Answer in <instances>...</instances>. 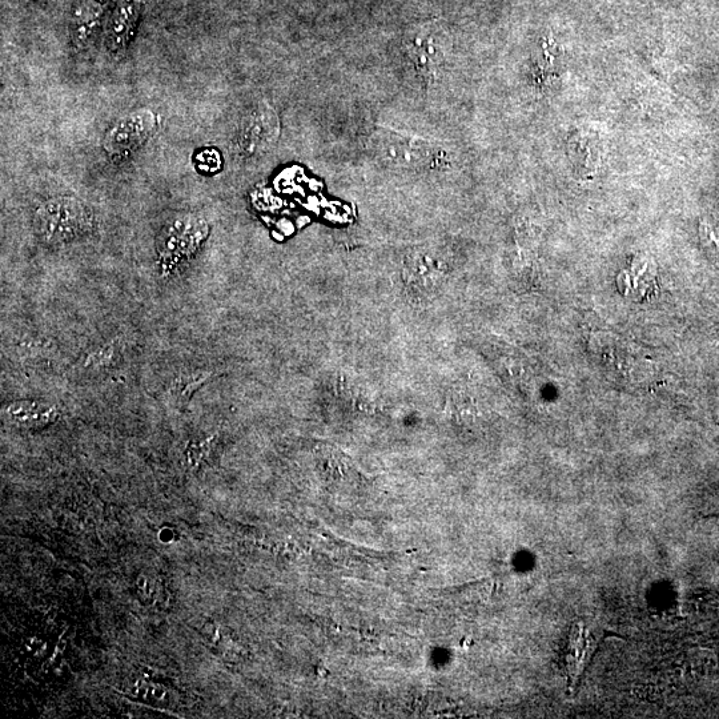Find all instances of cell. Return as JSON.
<instances>
[{
  "label": "cell",
  "mask_w": 719,
  "mask_h": 719,
  "mask_svg": "<svg viewBox=\"0 0 719 719\" xmlns=\"http://www.w3.org/2000/svg\"><path fill=\"white\" fill-rule=\"evenodd\" d=\"M32 226L36 238L50 247H63L90 235L95 216L82 200L56 196L35 210Z\"/></svg>",
  "instance_id": "obj_1"
},
{
  "label": "cell",
  "mask_w": 719,
  "mask_h": 719,
  "mask_svg": "<svg viewBox=\"0 0 719 719\" xmlns=\"http://www.w3.org/2000/svg\"><path fill=\"white\" fill-rule=\"evenodd\" d=\"M210 234V223L203 216L183 214L170 220L156 240L162 275L171 277L183 271L202 251Z\"/></svg>",
  "instance_id": "obj_2"
},
{
  "label": "cell",
  "mask_w": 719,
  "mask_h": 719,
  "mask_svg": "<svg viewBox=\"0 0 719 719\" xmlns=\"http://www.w3.org/2000/svg\"><path fill=\"white\" fill-rule=\"evenodd\" d=\"M369 150L380 163L401 170L436 168L443 159V151L431 140L385 127L372 132Z\"/></svg>",
  "instance_id": "obj_3"
},
{
  "label": "cell",
  "mask_w": 719,
  "mask_h": 719,
  "mask_svg": "<svg viewBox=\"0 0 719 719\" xmlns=\"http://www.w3.org/2000/svg\"><path fill=\"white\" fill-rule=\"evenodd\" d=\"M158 126V115L150 108L130 112L107 131L103 150L112 160L130 158L152 138Z\"/></svg>",
  "instance_id": "obj_4"
},
{
  "label": "cell",
  "mask_w": 719,
  "mask_h": 719,
  "mask_svg": "<svg viewBox=\"0 0 719 719\" xmlns=\"http://www.w3.org/2000/svg\"><path fill=\"white\" fill-rule=\"evenodd\" d=\"M281 124L275 108L259 103L241 120L235 146L245 158L265 154L280 138Z\"/></svg>",
  "instance_id": "obj_5"
},
{
  "label": "cell",
  "mask_w": 719,
  "mask_h": 719,
  "mask_svg": "<svg viewBox=\"0 0 719 719\" xmlns=\"http://www.w3.org/2000/svg\"><path fill=\"white\" fill-rule=\"evenodd\" d=\"M405 50L421 78H436L444 60V39L436 23H425L413 28L405 40Z\"/></svg>",
  "instance_id": "obj_6"
},
{
  "label": "cell",
  "mask_w": 719,
  "mask_h": 719,
  "mask_svg": "<svg viewBox=\"0 0 719 719\" xmlns=\"http://www.w3.org/2000/svg\"><path fill=\"white\" fill-rule=\"evenodd\" d=\"M142 0H119L107 26V44L112 52L126 50L134 39L142 14Z\"/></svg>",
  "instance_id": "obj_7"
},
{
  "label": "cell",
  "mask_w": 719,
  "mask_h": 719,
  "mask_svg": "<svg viewBox=\"0 0 719 719\" xmlns=\"http://www.w3.org/2000/svg\"><path fill=\"white\" fill-rule=\"evenodd\" d=\"M8 421L16 427L42 428L55 423L60 412L55 405L36 400H18L6 408Z\"/></svg>",
  "instance_id": "obj_8"
},
{
  "label": "cell",
  "mask_w": 719,
  "mask_h": 719,
  "mask_svg": "<svg viewBox=\"0 0 719 719\" xmlns=\"http://www.w3.org/2000/svg\"><path fill=\"white\" fill-rule=\"evenodd\" d=\"M106 4L103 0H79L72 16V38L78 46H83L98 28Z\"/></svg>",
  "instance_id": "obj_9"
},
{
  "label": "cell",
  "mask_w": 719,
  "mask_h": 719,
  "mask_svg": "<svg viewBox=\"0 0 719 719\" xmlns=\"http://www.w3.org/2000/svg\"><path fill=\"white\" fill-rule=\"evenodd\" d=\"M136 694L152 705L166 706L170 704V693L167 692V689L159 685H140L136 688Z\"/></svg>",
  "instance_id": "obj_10"
},
{
  "label": "cell",
  "mask_w": 719,
  "mask_h": 719,
  "mask_svg": "<svg viewBox=\"0 0 719 719\" xmlns=\"http://www.w3.org/2000/svg\"><path fill=\"white\" fill-rule=\"evenodd\" d=\"M138 590L139 593L142 594L144 598H155L156 596V582L155 580H151L150 577L147 576H140L138 580Z\"/></svg>",
  "instance_id": "obj_11"
}]
</instances>
